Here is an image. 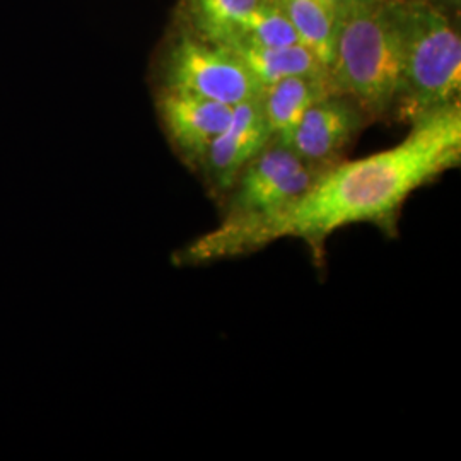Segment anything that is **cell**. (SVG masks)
<instances>
[{
    "label": "cell",
    "instance_id": "3957f363",
    "mask_svg": "<svg viewBox=\"0 0 461 461\" xmlns=\"http://www.w3.org/2000/svg\"><path fill=\"white\" fill-rule=\"evenodd\" d=\"M330 76L371 120L395 112L403 76L400 0L364 2L342 17Z\"/></svg>",
    "mask_w": 461,
    "mask_h": 461
},
{
    "label": "cell",
    "instance_id": "9c48e42d",
    "mask_svg": "<svg viewBox=\"0 0 461 461\" xmlns=\"http://www.w3.org/2000/svg\"><path fill=\"white\" fill-rule=\"evenodd\" d=\"M337 93L330 74L294 76L265 86L260 103L272 137L285 139L316 101Z\"/></svg>",
    "mask_w": 461,
    "mask_h": 461
},
{
    "label": "cell",
    "instance_id": "2e32d148",
    "mask_svg": "<svg viewBox=\"0 0 461 461\" xmlns=\"http://www.w3.org/2000/svg\"><path fill=\"white\" fill-rule=\"evenodd\" d=\"M363 2H388V0H363Z\"/></svg>",
    "mask_w": 461,
    "mask_h": 461
},
{
    "label": "cell",
    "instance_id": "4fadbf2b",
    "mask_svg": "<svg viewBox=\"0 0 461 461\" xmlns=\"http://www.w3.org/2000/svg\"><path fill=\"white\" fill-rule=\"evenodd\" d=\"M301 43L294 28L282 14L279 7L267 0L251 16L248 17L240 38L230 45H262V47H284Z\"/></svg>",
    "mask_w": 461,
    "mask_h": 461
},
{
    "label": "cell",
    "instance_id": "9a60e30c",
    "mask_svg": "<svg viewBox=\"0 0 461 461\" xmlns=\"http://www.w3.org/2000/svg\"><path fill=\"white\" fill-rule=\"evenodd\" d=\"M327 2L340 14V17L346 16L347 13H350L359 4H364L363 0H327Z\"/></svg>",
    "mask_w": 461,
    "mask_h": 461
},
{
    "label": "cell",
    "instance_id": "6da1fadb",
    "mask_svg": "<svg viewBox=\"0 0 461 461\" xmlns=\"http://www.w3.org/2000/svg\"><path fill=\"white\" fill-rule=\"evenodd\" d=\"M411 125L395 148L321 169L296 205L265 230L260 249L282 238H297L321 265L327 240L335 230L373 224L395 236L402 209L413 192L460 166V101Z\"/></svg>",
    "mask_w": 461,
    "mask_h": 461
},
{
    "label": "cell",
    "instance_id": "30bf717a",
    "mask_svg": "<svg viewBox=\"0 0 461 461\" xmlns=\"http://www.w3.org/2000/svg\"><path fill=\"white\" fill-rule=\"evenodd\" d=\"M267 0H183V30L222 47L232 45Z\"/></svg>",
    "mask_w": 461,
    "mask_h": 461
},
{
    "label": "cell",
    "instance_id": "8992f818",
    "mask_svg": "<svg viewBox=\"0 0 461 461\" xmlns=\"http://www.w3.org/2000/svg\"><path fill=\"white\" fill-rule=\"evenodd\" d=\"M371 118L346 95H330L316 101L299 120L285 144L308 165L325 169L339 161Z\"/></svg>",
    "mask_w": 461,
    "mask_h": 461
},
{
    "label": "cell",
    "instance_id": "5bb4252c",
    "mask_svg": "<svg viewBox=\"0 0 461 461\" xmlns=\"http://www.w3.org/2000/svg\"><path fill=\"white\" fill-rule=\"evenodd\" d=\"M424 2H428L429 5H432L434 9H438L449 19L460 14L461 0H424Z\"/></svg>",
    "mask_w": 461,
    "mask_h": 461
},
{
    "label": "cell",
    "instance_id": "277c9868",
    "mask_svg": "<svg viewBox=\"0 0 461 461\" xmlns=\"http://www.w3.org/2000/svg\"><path fill=\"white\" fill-rule=\"evenodd\" d=\"M403 76L396 118L412 123L460 101L461 40L453 19L424 0H400Z\"/></svg>",
    "mask_w": 461,
    "mask_h": 461
},
{
    "label": "cell",
    "instance_id": "ba28073f",
    "mask_svg": "<svg viewBox=\"0 0 461 461\" xmlns=\"http://www.w3.org/2000/svg\"><path fill=\"white\" fill-rule=\"evenodd\" d=\"M232 108L185 91H156V110L166 137L183 163L194 171H198L215 137L230 123Z\"/></svg>",
    "mask_w": 461,
    "mask_h": 461
},
{
    "label": "cell",
    "instance_id": "7c38bea8",
    "mask_svg": "<svg viewBox=\"0 0 461 461\" xmlns=\"http://www.w3.org/2000/svg\"><path fill=\"white\" fill-rule=\"evenodd\" d=\"M294 28L299 41L331 67L340 30V14L327 0H270Z\"/></svg>",
    "mask_w": 461,
    "mask_h": 461
},
{
    "label": "cell",
    "instance_id": "52a82bcc",
    "mask_svg": "<svg viewBox=\"0 0 461 461\" xmlns=\"http://www.w3.org/2000/svg\"><path fill=\"white\" fill-rule=\"evenodd\" d=\"M272 139L260 96L236 104L232 108L230 123L215 137L198 167L197 173L205 183L209 195L221 202L230 192L232 183L236 182L238 175L268 146Z\"/></svg>",
    "mask_w": 461,
    "mask_h": 461
},
{
    "label": "cell",
    "instance_id": "7a4b0ae2",
    "mask_svg": "<svg viewBox=\"0 0 461 461\" xmlns=\"http://www.w3.org/2000/svg\"><path fill=\"white\" fill-rule=\"evenodd\" d=\"M320 171L272 139L221 200V224L180 251V264H205L260 249L265 230L296 205Z\"/></svg>",
    "mask_w": 461,
    "mask_h": 461
},
{
    "label": "cell",
    "instance_id": "8fae6325",
    "mask_svg": "<svg viewBox=\"0 0 461 461\" xmlns=\"http://www.w3.org/2000/svg\"><path fill=\"white\" fill-rule=\"evenodd\" d=\"M228 49L241 59L262 87L294 76L330 74L329 67L303 43L284 47L234 45Z\"/></svg>",
    "mask_w": 461,
    "mask_h": 461
},
{
    "label": "cell",
    "instance_id": "5b68a950",
    "mask_svg": "<svg viewBox=\"0 0 461 461\" xmlns=\"http://www.w3.org/2000/svg\"><path fill=\"white\" fill-rule=\"evenodd\" d=\"M158 89H175L236 106L262 95L241 59L222 45L182 30L161 59Z\"/></svg>",
    "mask_w": 461,
    "mask_h": 461
}]
</instances>
